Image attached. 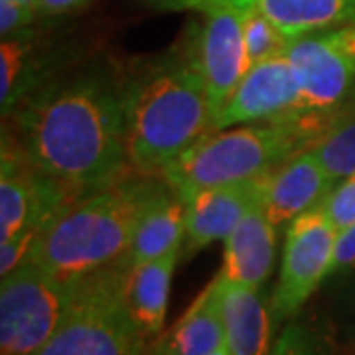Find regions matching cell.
I'll return each mask as SVG.
<instances>
[{"label":"cell","mask_w":355,"mask_h":355,"mask_svg":"<svg viewBox=\"0 0 355 355\" xmlns=\"http://www.w3.org/2000/svg\"><path fill=\"white\" fill-rule=\"evenodd\" d=\"M300 97V76L284 51L249 67L241 83L216 114L209 132L286 116L298 107Z\"/></svg>","instance_id":"8fae6325"},{"label":"cell","mask_w":355,"mask_h":355,"mask_svg":"<svg viewBox=\"0 0 355 355\" xmlns=\"http://www.w3.org/2000/svg\"><path fill=\"white\" fill-rule=\"evenodd\" d=\"M20 2H30V4H36V0H20Z\"/></svg>","instance_id":"f546056e"},{"label":"cell","mask_w":355,"mask_h":355,"mask_svg":"<svg viewBox=\"0 0 355 355\" xmlns=\"http://www.w3.org/2000/svg\"><path fill=\"white\" fill-rule=\"evenodd\" d=\"M219 280L221 318L225 347L231 355H270L272 354V314L270 300H266L265 286L251 288Z\"/></svg>","instance_id":"2e32d148"},{"label":"cell","mask_w":355,"mask_h":355,"mask_svg":"<svg viewBox=\"0 0 355 355\" xmlns=\"http://www.w3.org/2000/svg\"><path fill=\"white\" fill-rule=\"evenodd\" d=\"M127 272L119 259L79 280L65 316L38 355H144L148 338L128 310Z\"/></svg>","instance_id":"5b68a950"},{"label":"cell","mask_w":355,"mask_h":355,"mask_svg":"<svg viewBox=\"0 0 355 355\" xmlns=\"http://www.w3.org/2000/svg\"><path fill=\"white\" fill-rule=\"evenodd\" d=\"M46 60L40 53L34 28L2 38L0 46V105L2 114H12L42 89Z\"/></svg>","instance_id":"ffe728a7"},{"label":"cell","mask_w":355,"mask_h":355,"mask_svg":"<svg viewBox=\"0 0 355 355\" xmlns=\"http://www.w3.org/2000/svg\"><path fill=\"white\" fill-rule=\"evenodd\" d=\"M233 12L239 16L251 65L280 55L291 46V40L286 38L270 20H266L263 14L254 12V10H233Z\"/></svg>","instance_id":"7402d4cb"},{"label":"cell","mask_w":355,"mask_h":355,"mask_svg":"<svg viewBox=\"0 0 355 355\" xmlns=\"http://www.w3.org/2000/svg\"><path fill=\"white\" fill-rule=\"evenodd\" d=\"M320 207L328 214L338 231L355 223V174L336 184L328 198L320 203Z\"/></svg>","instance_id":"603a6c76"},{"label":"cell","mask_w":355,"mask_h":355,"mask_svg":"<svg viewBox=\"0 0 355 355\" xmlns=\"http://www.w3.org/2000/svg\"><path fill=\"white\" fill-rule=\"evenodd\" d=\"M336 188L310 148L294 154L268 174L265 209L277 229H286L296 217L318 207Z\"/></svg>","instance_id":"5bb4252c"},{"label":"cell","mask_w":355,"mask_h":355,"mask_svg":"<svg viewBox=\"0 0 355 355\" xmlns=\"http://www.w3.org/2000/svg\"><path fill=\"white\" fill-rule=\"evenodd\" d=\"M158 12H203L211 8L254 10L291 40L355 20V0H140Z\"/></svg>","instance_id":"7c38bea8"},{"label":"cell","mask_w":355,"mask_h":355,"mask_svg":"<svg viewBox=\"0 0 355 355\" xmlns=\"http://www.w3.org/2000/svg\"><path fill=\"white\" fill-rule=\"evenodd\" d=\"M214 105L188 46L127 81V153L135 174L160 176L211 130Z\"/></svg>","instance_id":"7a4b0ae2"},{"label":"cell","mask_w":355,"mask_h":355,"mask_svg":"<svg viewBox=\"0 0 355 355\" xmlns=\"http://www.w3.org/2000/svg\"><path fill=\"white\" fill-rule=\"evenodd\" d=\"M277 231L266 216L263 198L225 237L219 277L233 284L263 288L275 266Z\"/></svg>","instance_id":"9a60e30c"},{"label":"cell","mask_w":355,"mask_h":355,"mask_svg":"<svg viewBox=\"0 0 355 355\" xmlns=\"http://www.w3.org/2000/svg\"><path fill=\"white\" fill-rule=\"evenodd\" d=\"M186 235V202L172 191L166 190L154 200L140 217L132 241L121 263L128 268L154 261L172 251H182Z\"/></svg>","instance_id":"ac0fdd59"},{"label":"cell","mask_w":355,"mask_h":355,"mask_svg":"<svg viewBox=\"0 0 355 355\" xmlns=\"http://www.w3.org/2000/svg\"><path fill=\"white\" fill-rule=\"evenodd\" d=\"M225 343L217 277L193 300L176 324L160 334L144 355H207Z\"/></svg>","instance_id":"e0dca14e"},{"label":"cell","mask_w":355,"mask_h":355,"mask_svg":"<svg viewBox=\"0 0 355 355\" xmlns=\"http://www.w3.org/2000/svg\"><path fill=\"white\" fill-rule=\"evenodd\" d=\"M270 355H326V352L308 326L291 322L279 336Z\"/></svg>","instance_id":"cb8c5ba5"},{"label":"cell","mask_w":355,"mask_h":355,"mask_svg":"<svg viewBox=\"0 0 355 355\" xmlns=\"http://www.w3.org/2000/svg\"><path fill=\"white\" fill-rule=\"evenodd\" d=\"M207 355H231V354H229L227 347H225V343H223L219 349H216V352H211V354H207Z\"/></svg>","instance_id":"f1b7e54d"},{"label":"cell","mask_w":355,"mask_h":355,"mask_svg":"<svg viewBox=\"0 0 355 355\" xmlns=\"http://www.w3.org/2000/svg\"><path fill=\"white\" fill-rule=\"evenodd\" d=\"M355 268V223L349 227L338 231L334 263H331V277L347 272Z\"/></svg>","instance_id":"484cf974"},{"label":"cell","mask_w":355,"mask_h":355,"mask_svg":"<svg viewBox=\"0 0 355 355\" xmlns=\"http://www.w3.org/2000/svg\"><path fill=\"white\" fill-rule=\"evenodd\" d=\"M42 20L36 4L20 0H0V34L8 38L14 34L26 32Z\"/></svg>","instance_id":"d4e9b609"},{"label":"cell","mask_w":355,"mask_h":355,"mask_svg":"<svg viewBox=\"0 0 355 355\" xmlns=\"http://www.w3.org/2000/svg\"><path fill=\"white\" fill-rule=\"evenodd\" d=\"M286 55L302 83L300 103L286 116L336 111L355 87V20L291 42Z\"/></svg>","instance_id":"ba28073f"},{"label":"cell","mask_w":355,"mask_h":355,"mask_svg":"<svg viewBox=\"0 0 355 355\" xmlns=\"http://www.w3.org/2000/svg\"><path fill=\"white\" fill-rule=\"evenodd\" d=\"M338 229L318 205L284 231L280 272L270 296L275 326L296 316L324 280L331 277Z\"/></svg>","instance_id":"52a82bcc"},{"label":"cell","mask_w":355,"mask_h":355,"mask_svg":"<svg viewBox=\"0 0 355 355\" xmlns=\"http://www.w3.org/2000/svg\"><path fill=\"white\" fill-rule=\"evenodd\" d=\"M166 186L160 176L130 172L107 188L79 196L42 229L28 259L64 280L113 265L127 253L140 217Z\"/></svg>","instance_id":"3957f363"},{"label":"cell","mask_w":355,"mask_h":355,"mask_svg":"<svg viewBox=\"0 0 355 355\" xmlns=\"http://www.w3.org/2000/svg\"><path fill=\"white\" fill-rule=\"evenodd\" d=\"M334 119V121H338V119H342V116H349V114H355V87L352 89V93L347 95V99L336 109V111H331L328 113Z\"/></svg>","instance_id":"83f0119b"},{"label":"cell","mask_w":355,"mask_h":355,"mask_svg":"<svg viewBox=\"0 0 355 355\" xmlns=\"http://www.w3.org/2000/svg\"><path fill=\"white\" fill-rule=\"evenodd\" d=\"M79 280H64L26 259L0 284V355H38L58 330Z\"/></svg>","instance_id":"8992f818"},{"label":"cell","mask_w":355,"mask_h":355,"mask_svg":"<svg viewBox=\"0 0 355 355\" xmlns=\"http://www.w3.org/2000/svg\"><path fill=\"white\" fill-rule=\"evenodd\" d=\"M182 251L166 253L154 261L128 268L127 304L140 331L156 340L164 330L170 288Z\"/></svg>","instance_id":"d6986e66"},{"label":"cell","mask_w":355,"mask_h":355,"mask_svg":"<svg viewBox=\"0 0 355 355\" xmlns=\"http://www.w3.org/2000/svg\"><path fill=\"white\" fill-rule=\"evenodd\" d=\"M91 0H36V8L42 20L46 18H58L69 12H76L83 8Z\"/></svg>","instance_id":"4316f807"},{"label":"cell","mask_w":355,"mask_h":355,"mask_svg":"<svg viewBox=\"0 0 355 355\" xmlns=\"http://www.w3.org/2000/svg\"><path fill=\"white\" fill-rule=\"evenodd\" d=\"M268 174L196 191L186 202L182 259H191L211 243L225 241L243 217L265 198Z\"/></svg>","instance_id":"4fadbf2b"},{"label":"cell","mask_w":355,"mask_h":355,"mask_svg":"<svg viewBox=\"0 0 355 355\" xmlns=\"http://www.w3.org/2000/svg\"><path fill=\"white\" fill-rule=\"evenodd\" d=\"M79 193L32 164L12 135L2 137L0 172V241L24 229H42Z\"/></svg>","instance_id":"9c48e42d"},{"label":"cell","mask_w":355,"mask_h":355,"mask_svg":"<svg viewBox=\"0 0 355 355\" xmlns=\"http://www.w3.org/2000/svg\"><path fill=\"white\" fill-rule=\"evenodd\" d=\"M331 125L330 114H300L214 130L166 168L162 180L188 200L205 188L266 176L294 154L312 148Z\"/></svg>","instance_id":"277c9868"},{"label":"cell","mask_w":355,"mask_h":355,"mask_svg":"<svg viewBox=\"0 0 355 355\" xmlns=\"http://www.w3.org/2000/svg\"><path fill=\"white\" fill-rule=\"evenodd\" d=\"M198 16L200 24L193 26L186 46L202 71L217 114L249 71L251 62L237 14L227 8H211Z\"/></svg>","instance_id":"30bf717a"},{"label":"cell","mask_w":355,"mask_h":355,"mask_svg":"<svg viewBox=\"0 0 355 355\" xmlns=\"http://www.w3.org/2000/svg\"><path fill=\"white\" fill-rule=\"evenodd\" d=\"M322 168L338 184L355 174V114L334 121L326 135L310 148Z\"/></svg>","instance_id":"44dd1931"},{"label":"cell","mask_w":355,"mask_h":355,"mask_svg":"<svg viewBox=\"0 0 355 355\" xmlns=\"http://www.w3.org/2000/svg\"><path fill=\"white\" fill-rule=\"evenodd\" d=\"M16 111V144L53 180L85 196L130 174L127 81L89 69L50 83Z\"/></svg>","instance_id":"6da1fadb"}]
</instances>
